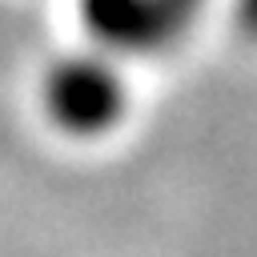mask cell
I'll return each instance as SVG.
<instances>
[{
  "label": "cell",
  "mask_w": 257,
  "mask_h": 257,
  "mask_svg": "<svg viewBox=\"0 0 257 257\" xmlns=\"http://www.w3.org/2000/svg\"><path fill=\"white\" fill-rule=\"evenodd\" d=\"M237 20H241V28L257 40V0H237Z\"/></svg>",
  "instance_id": "obj_3"
},
{
  "label": "cell",
  "mask_w": 257,
  "mask_h": 257,
  "mask_svg": "<svg viewBox=\"0 0 257 257\" xmlns=\"http://www.w3.org/2000/svg\"><path fill=\"white\" fill-rule=\"evenodd\" d=\"M44 108L64 133L100 137L124 112V80L92 56L60 60L44 80Z\"/></svg>",
  "instance_id": "obj_1"
},
{
  "label": "cell",
  "mask_w": 257,
  "mask_h": 257,
  "mask_svg": "<svg viewBox=\"0 0 257 257\" xmlns=\"http://www.w3.org/2000/svg\"><path fill=\"white\" fill-rule=\"evenodd\" d=\"M205 0H84V24L120 52H157L173 44Z\"/></svg>",
  "instance_id": "obj_2"
}]
</instances>
